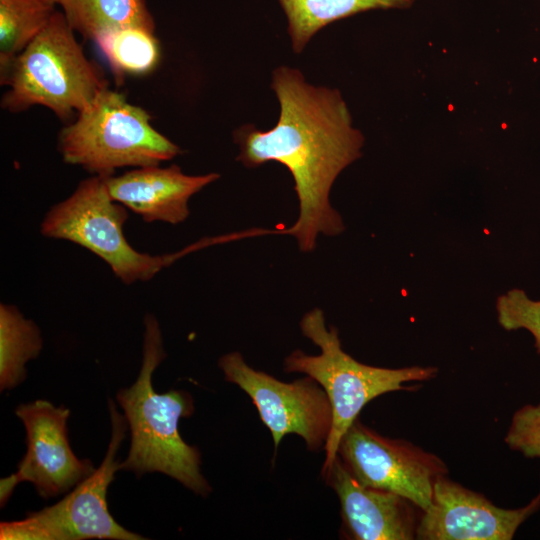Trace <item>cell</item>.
Wrapping results in <instances>:
<instances>
[{
    "label": "cell",
    "instance_id": "cell-1",
    "mask_svg": "<svg viewBox=\"0 0 540 540\" xmlns=\"http://www.w3.org/2000/svg\"><path fill=\"white\" fill-rule=\"evenodd\" d=\"M271 88L279 101V119L267 131L251 124L235 130L236 159L249 168L275 161L290 171L299 215L281 233L294 236L300 250L310 252L320 234L335 236L345 229L329 193L337 176L361 157L364 137L353 127L337 89L309 84L298 69L287 66L273 71Z\"/></svg>",
    "mask_w": 540,
    "mask_h": 540
},
{
    "label": "cell",
    "instance_id": "cell-7",
    "mask_svg": "<svg viewBox=\"0 0 540 540\" xmlns=\"http://www.w3.org/2000/svg\"><path fill=\"white\" fill-rule=\"evenodd\" d=\"M108 408L112 432L101 465L56 504L1 522V540L146 539L118 524L108 509V487L120 470L117 453L129 427L111 399Z\"/></svg>",
    "mask_w": 540,
    "mask_h": 540
},
{
    "label": "cell",
    "instance_id": "cell-6",
    "mask_svg": "<svg viewBox=\"0 0 540 540\" xmlns=\"http://www.w3.org/2000/svg\"><path fill=\"white\" fill-rule=\"evenodd\" d=\"M127 219V208L111 198L105 177L93 175L50 208L40 232L47 238L67 240L89 250L126 285L149 281L182 255L205 246L204 242L198 243L164 255L139 252L124 234Z\"/></svg>",
    "mask_w": 540,
    "mask_h": 540
},
{
    "label": "cell",
    "instance_id": "cell-9",
    "mask_svg": "<svg viewBox=\"0 0 540 540\" xmlns=\"http://www.w3.org/2000/svg\"><path fill=\"white\" fill-rule=\"evenodd\" d=\"M337 455L363 486L398 494L422 511L431 503L435 481L448 474L437 455L409 441L382 436L358 418L341 438Z\"/></svg>",
    "mask_w": 540,
    "mask_h": 540
},
{
    "label": "cell",
    "instance_id": "cell-21",
    "mask_svg": "<svg viewBox=\"0 0 540 540\" xmlns=\"http://www.w3.org/2000/svg\"><path fill=\"white\" fill-rule=\"evenodd\" d=\"M43 1L52 6H54L58 2V0H43Z\"/></svg>",
    "mask_w": 540,
    "mask_h": 540
},
{
    "label": "cell",
    "instance_id": "cell-3",
    "mask_svg": "<svg viewBox=\"0 0 540 540\" xmlns=\"http://www.w3.org/2000/svg\"><path fill=\"white\" fill-rule=\"evenodd\" d=\"M300 329L320 348V354L307 355L295 350L285 358L284 371L312 377L329 398L332 426L324 446L321 472L331 466L341 438L367 403L388 392L417 390V385L406 386L405 383L428 381L438 373V369L431 366L384 368L357 361L342 349L337 328L327 327L324 313L319 308L302 317Z\"/></svg>",
    "mask_w": 540,
    "mask_h": 540
},
{
    "label": "cell",
    "instance_id": "cell-17",
    "mask_svg": "<svg viewBox=\"0 0 540 540\" xmlns=\"http://www.w3.org/2000/svg\"><path fill=\"white\" fill-rule=\"evenodd\" d=\"M54 11L43 0H0V77L44 29Z\"/></svg>",
    "mask_w": 540,
    "mask_h": 540
},
{
    "label": "cell",
    "instance_id": "cell-13",
    "mask_svg": "<svg viewBox=\"0 0 540 540\" xmlns=\"http://www.w3.org/2000/svg\"><path fill=\"white\" fill-rule=\"evenodd\" d=\"M219 178L218 173L187 175L173 164L135 168L105 181L111 198L144 222L175 225L189 217L190 198Z\"/></svg>",
    "mask_w": 540,
    "mask_h": 540
},
{
    "label": "cell",
    "instance_id": "cell-19",
    "mask_svg": "<svg viewBox=\"0 0 540 540\" xmlns=\"http://www.w3.org/2000/svg\"><path fill=\"white\" fill-rule=\"evenodd\" d=\"M497 310L502 327L507 330H529L540 353V302L529 300L521 290H513L506 296L499 297Z\"/></svg>",
    "mask_w": 540,
    "mask_h": 540
},
{
    "label": "cell",
    "instance_id": "cell-16",
    "mask_svg": "<svg viewBox=\"0 0 540 540\" xmlns=\"http://www.w3.org/2000/svg\"><path fill=\"white\" fill-rule=\"evenodd\" d=\"M38 326L17 307L0 304V389H12L26 377L25 365L41 352Z\"/></svg>",
    "mask_w": 540,
    "mask_h": 540
},
{
    "label": "cell",
    "instance_id": "cell-2",
    "mask_svg": "<svg viewBox=\"0 0 540 540\" xmlns=\"http://www.w3.org/2000/svg\"><path fill=\"white\" fill-rule=\"evenodd\" d=\"M144 325L139 375L129 388L119 390L116 395L131 433L128 456L119 468L137 477L160 472L206 497L212 489L201 473L200 452L187 444L178 430L179 420L194 412L193 398L186 391L157 393L154 390L152 375L166 353L156 317L147 314Z\"/></svg>",
    "mask_w": 540,
    "mask_h": 540
},
{
    "label": "cell",
    "instance_id": "cell-10",
    "mask_svg": "<svg viewBox=\"0 0 540 540\" xmlns=\"http://www.w3.org/2000/svg\"><path fill=\"white\" fill-rule=\"evenodd\" d=\"M15 413L26 429L27 451L17 471L0 481L1 507L21 482H31L39 496L48 499L69 491L95 471L89 460L78 459L70 447L69 409L36 400L19 405Z\"/></svg>",
    "mask_w": 540,
    "mask_h": 540
},
{
    "label": "cell",
    "instance_id": "cell-5",
    "mask_svg": "<svg viewBox=\"0 0 540 540\" xmlns=\"http://www.w3.org/2000/svg\"><path fill=\"white\" fill-rule=\"evenodd\" d=\"M77 115L61 129L58 150L65 163L93 175L109 177L123 167L160 165L181 153L151 125L146 110L108 88Z\"/></svg>",
    "mask_w": 540,
    "mask_h": 540
},
{
    "label": "cell",
    "instance_id": "cell-8",
    "mask_svg": "<svg viewBox=\"0 0 540 540\" xmlns=\"http://www.w3.org/2000/svg\"><path fill=\"white\" fill-rule=\"evenodd\" d=\"M226 381L237 385L251 399L260 419L271 432L275 450L287 434H297L311 451L324 448L332 426V408L322 386L305 375L282 382L255 370L237 352L219 359Z\"/></svg>",
    "mask_w": 540,
    "mask_h": 540
},
{
    "label": "cell",
    "instance_id": "cell-4",
    "mask_svg": "<svg viewBox=\"0 0 540 540\" xmlns=\"http://www.w3.org/2000/svg\"><path fill=\"white\" fill-rule=\"evenodd\" d=\"M0 80L9 87L1 100L3 109L21 112L41 105L62 120L81 112L107 88L103 74L87 59L74 30L58 11Z\"/></svg>",
    "mask_w": 540,
    "mask_h": 540
},
{
    "label": "cell",
    "instance_id": "cell-14",
    "mask_svg": "<svg viewBox=\"0 0 540 540\" xmlns=\"http://www.w3.org/2000/svg\"><path fill=\"white\" fill-rule=\"evenodd\" d=\"M70 27L94 42L126 28L155 32V21L145 0H58Z\"/></svg>",
    "mask_w": 540,
    "mask_h": 540
},
{
    "label": "cell",
    "instance_id": "cell-15",
    "mask_svg": "<svg viewBox=\"0 0 540 540\" xmlns=\"http://www.w3.org/2000/svg\"><path fill=\"white\" fill-rule=\"evenodd\" d=\"M288 20L292 49L301 53L328 24L372 9H405L415 0H278Z\"/></svg>",
    "mask_w": 540,
    "mask_h": 540
},
{
    "label": "cell",
    "instance_id": "cell-20",
    "mask_svg": "<svg viewBox=\"0 0 540 540\" xmlns=\"http://www.w3.org/2000/svg\"><path fill=\"white\" fill-rule=\"evenodd\" d=\"M504 441L525 457L540 459V403L523 406L513 414Z\"/></svg>",
    "mask_w": 540,
    "mask_h": 540
},
{
    "label": "cell",
    "instance_id": "cell-18",
    "mask_svg": "<svg viewBox=\"0 0 540 540\" xmlns=\"http://www.w3.org/2000/svg\"><path fill=\"white\" fill-rule=\"evenodd\" d=\"M115 77L145 75L156 68L160 45L153 32L126 28L103 35L95 41Z\"/></svg>",
    "mask_w": 540,
    "mask_h": 540
},
{
    "label": "cell",
    "instance_id": "cell-12",
    "mask_svg": "<svg viewBox=\"0 0 540 540\" xmlns=\"http://www.w3.org/2000/svg\"><path fill=\"white\" fill-rule=\"evenodd\" d=\"M337 494L342 517V534L353 540H411L422 510L398 494L360 484L337 455L321 472Z\"/></svg>",
    "mask_w": 540,
    "mask_h": 540
},
{
    "label": "cell",
    "instance_id": "cell-11",
    "mask_svg": "<svg viewBox=\"0 0 540 540\" xmlns=\"http://www.w3.org/2000/svg\"><path fill=\"white\" fill-rule=\"evenodd\" d=\"M540 508V494L518 509H504L447 475L433 487L429 507L422 511L419 540H510L519 526Z\"/></svg>",
    "mask_w": 540,
    "mask_h": 540
}]
</instances>
